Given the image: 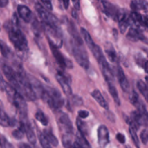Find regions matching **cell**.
I'll use <instances>...</instances> for the list:
<instances>
[{
    "mask_svg": "<svg viewBox=\"0 0 148 148\" xmlns=\"http://www.w3.org/2000/svg\"><path fill=\"white\" fill-rule=\"evenodd\" d=\"M58 1H59V2H60V3H62V0H58Z\"/></svg>",
    "mask_w": 148,
    "mask_h": 148,
    "instance_id": "53",
    "label": "cell"
},
{
    "mask_svg": "<svg viewBox=\"0 0 148 148\" xmlns=\"http://www.w3.org/2000/svg\"><path fill=\"white\" fill-rule=\"evenodd\" d=\"M44 135L45 136V137L46 138V140H48L49 143H50L52 145L55 146V147H57L58 145V140L57 139V137L52 134V132L49 130H44Z\"/></svg>",
    "mask_w": 148,
    "mask_h": 148,
    "instance_id": "27",
    "label": "cell"
},
{
    "mask_svg": "<svg viewBox=\"0 0 148 148\" xmlns=\"http://www.w3.org/2000/svg\"><path fill=\"white\" fill-rule=\"evenodd\" d=\"M81 36H82L84 40H85L87 46L89 48L90 50H91V49H93V47L95 46V43H94V40H93L91 36H90L89 33V32L87 31L85 28L82 27V28H81Z\"/></svg>",
    "mask_w": 148,
    "mask_h": 148,
    "instance_id": "22",
    "label": "cell"
},
{
    "mask_svg": "<svg viewBox=\"0 0 148 148\" xmlns=\"http://www.w3.org/2000/svg\"><path fill=\"white\" fill-rule=\"evenodd\" d=\"M25 135V127L24 123L20 121V126L17 130H14L12 132V136L14 137L15 139L17 140H21Z\"/></svg>",
    "mask_w": 148,
    "mask_h": 148,
    "instance_id": "26",
    "label": "cell"
},
{
    "mask_svg": "<svg viewBox=\"0 0 148 148\" xmlns=\"http://www.w3.org/2000/svg\"><path fill=\"white\" fill-rule=\"evenodd\" d=\"M73 3L74 8L75 10H78L80 9V0H72Z\"/></svg>",
    "mask_w": 148,
    "mask_h": 148,
    "instance_id": "43",
    "label": "cell"
},
{
    "mask_svg": "<svg viewBox=\"0 0 148 148\" xmlns=\"http://www.w3.org/2000/svg\"><path fill=\"white\" fill-rule=\"evenodd\" d=\"M72 103L75 106H81L83 104V100L78 95H74L72 98Z\"/></svg>",
    "mask_w": 148,
    "mask_h": 148,
    "instance_id": "37",
    "label": "cell"
},
{
    "mask_svg": "<svg viewBox=\"0 0 148 148\" xmlns=\"http://www.w3.org/2000/svg\"><path fill=\"white\" fill-rule=\"evenodd\" d=\"M39 142L41 143V145L42 148H52L51 147V144L48 142V140H46V138L45 137V136L44 135L43 133L39 132Z\"/></svg>",
    "mask_w": 148,
    "mask_h": 148,
    "instance_id": "33",
    "label": "cell"
},
{
    "mask_svg": "<svg viewBox=\"0 0 148 148\" xmlns=\"http://www.w3.org/2000/svg\"><path fill=\"white\" fill-rule=\"evenodd\" d=\"M4 91L6 92L9 101L17 109L20 119V121H27L28 107L25 98L12 85L6 82L5 85H4Z\"/></svg>",
    "mask_w": 148,
    "mask_h": 148,
    "instance_id": "2",
    "label": "cell"
},
{
    "mask_svg": "<svg viewBox=\"0 0 148 148\" xmlns=\"http://www.w3.org/2000/svg\"><path fill=\"white\" fill-rule=\"evenodd\" d=\"M41 26L49 40V45L59 49L62 45V32L59 27L44 22L41 23Z\"/></svg>",
    "mask_w": 148,
    "mask_h": 148,
    "instance_id": "4",
    "label": "cell"
},
{
    "mask_svg": "<svg viewBox=\"0 0 148 148\" xmlns=\"http://www.w3.org/2000/svg\"><path fill=\"white\" fill-rule=\"evenodd\" d=\"M78 117H79L80 119H82L87 118V117L89 116V114L88 111H84V110L78 111Z\"/></svg>",
    "mask_w": 148,
    "mask_h": 148,
    "instance_id": "40",
    "label": "cell"
},
{
    "mask_svg": "<svg viewBox=\"0 0 148 148\" xmlns=\"http://www.w3.org/2000/svg\"><path fill=\"white\" fill-rule=\"evenodd\" d=\"M76 126L77 128H78V132L81 133V134H83L84 136H85V134H87V127L86 123L83 121L81 119H80L79 117L76 119Z\"/></svg>",
    "mask_w": 148,
    "mask_h": 148,
    "instance_id": "29",
    "label": "cell"
},
{
    "mask_svg": "<svg viewBox=\"0 0 148 148\" xmlns=\"http://www.w3.org/2000/svg\"><path fill=\"white\" fill-rule=\"evenodd\" d=\"M146 22H147V27H148V17L146 18Z\"/></svg>",
    "mask_w": 148,
    "mask_h": 148,
    "instance_id": "52",
    "label": "cell"
},
{
    "mask_svg": "<svg viewBox=\"0 0 148 148\" xmlns=\"http://www.w3.org/2000/svg\"><path fill=\"white\" fill-rule=\"evenodd\" d=\"M91 96H92L93 98L98 103L99 105H100V106L102 107V108H104V109L106 110L108 109V104H107V101H105L104 97L102 96L101 92H100V90H94L91 92Z\"/></svg>",
    "mask_w": 148,
    "mask_h": 148,
    "instance_id": "20",
    "label": "cell"
},
{
    "mask_svg": "<svg viewBox=\"0 0 148 148\" xmlns=\"http://www.w3.org/2000/svg\"><path fill=\"white\" fill-rule=\"evenodd\" d=\"M8 3L9 0H0V7L3 8V7H7Z\"/></svg>",
    "mask_w": 148,
    "mask_h": 148,
    "instance_id": "44",
    "label": "cell"
},
{
    "mask_svg": "<svg viewBox=\"0 0 148 148\" xmlns=\"http://www.w3.org/2000/svg\"><path fill=\"white\" fill-rule=\"evenodd\" d=\"M129 101H130L132 105L134 106L136 108L142 102V101L139 99V95H138V94L136 93L135 91H132V92H131L130 95H129Z\"/></svg>",
    "mask_w": 148,
    "mask_h": 148,
    "instance_id": "31",
    "label": "cell"
},
{
    "mask_svg": "<svg viewBox=\"0 0 148 148\" xmlns=\"http://www.w3.org/2000/svg\"><path fill=\"white\" fill-rule=\"evenodd\" d=\"M8 143V141L6 140L5 137H4L2 134H0V147L1 148H5Z\"/></svg>",
    "mask_w": 148,
    "mask_h": 148,
    "instance_id": "39",
    "label": "cell"
},
{
    "mask_svg": "<svg viewBox=\"0 0 148 148\" xmlns=\"http://www.w3.org/2000/svg\"><path fill=\"white\" fill-rule=\"evenodd\" d=\"M145 80H146V82H145V84H146V85L147 86V88H148V76L145 77Z\"/></svg>",
    "mask_w": 148,
    "mask_h": 148,
    "instance_id": "49",
    "label": "cell"
},
{
    "mask_svg": "<svg viewBox=\"0 0 148 148\" xmlns=\"http://www.w3.org/2000/svg\"><path fill=\"white\" fill-rule=\"evenodd\" d=\"M5 148H13V147H12V145L10 144V143H8V144H7V145L6 146Z\"/></svg>",
    "mask_w": 148,
    "mask_h": 148,
    "instance_id": "50",
    "label": "cell"
},
{
    "mask_svg": "<svg viewBox=\"0 0 148 148\" xmlns=\"http://www.w3.org/2000/svg\"><path fill=\"white\" fill-rule=\"evenodd\" d=\"M41 1L43 4V6L48 10L49 11L52 10V0H41Z\"/></svg>",
    "mask_w": 148,
    "mask_h": 148,
    "instance_id": "38",
    "label": "cell"
},
{
    "mask_svg": "<svg viewBox=\"0 0 148 148\" xmlns=\"http://www.w3.org/2000/svg\"><path fill=\"white\" fill-rule=\"evenodd\" d=\"M41 99L43 100L54 111L60 109L64 105V100L57 90L50 87H44V92Z\"/></svg>",
    "mask_w": 148,
    "mask_h": 148,
    "instance_id": "3",
    "label": "cell"
},
{
    "mask_svg": "<svg viewBox=\"0 0 148 148\" xmlns=\"http://www.w3.org/2000/svg\"><path fill=\"white\" fill-rule=\"evenodd\" d=\"M116 139L118 140V141L121 144H124L125 142H126V138H125V136L123 135V134H120V133H118L116 135Z\"/></svg>",
    "mask_w": 148,
    "mask_h": 148,
    "instance_id": "41",
    "label": "cell"
},
{
    "mask_svg": "<svg viewBox=\"0 0 148 148\" xmlns=\"http://www.w3.org/2000/svg\"><path fill=\"white\" fill-rule=\"evenodd\" d=\"M131 8L133 12H136L139 10L148 12V2L146 0H132L131 2Z\"/></svg>",
    "mask_w": 148,
    "mask_h": 148,
    "instance_id": "18",
    "label": "cell"
},
{
    "mask_svg": "<svg viewBox=\"0 0 148 148\" xmlns=\"http://www.w3.org/2000/svg\"><path fill=\"white\" fill-rule=\"evenodd\" d=\"M104 51H105L106 54H107V57H108L109 60L111 62H115L117 60V55H116L115 51L113 48V45L110 43L107 42L104 45Z\"/></svg>",
    "mask_w": 148,
    "mask_h": 148,
    "instance_id": "21",
    "label": "cell"
},
{
    "mask_svg": "<svg viewBox=\"0 0 148 148\" xmlns=\"http://www.w3.org/2000/svg\"><path fill=\"white\" fill-rule=\"evenodd\" d=\"M69 2L70 0H62V4H63L64 8L66 9V10L68 8V7H69Z\"/></svg>",
    "mask_w": 148,
    "mask_h": 148,
    "instance_id": "45",
    "label": "cell"
},
{
    "mask_svg": "<svg viewBox=\"0 0 148 148\" xmlns=\"http://www.w3.org/2000/svg\"><path fill=\"white\" fill-rule=\"evenodd\" d=\"M100 3H101V7L103 12L113 20H118V17L120 14V10L114 4H111L105 0H101Z\"/></svg>",
    "mask_w": 148,
    "mask_h": 148,
    "instance_id": "9",
    "label": "cell"
},
{
    "mask_svg": "<svg viewBox=\"0 0 148 148\" xmlns=\"http://www.w3.org/2000/svg\"><path fill=\"white\" fill-rule=\"evenodd\" d=\"M127 38L132 41H137V40H144L145 39V36L142 34L141 30L136 27H131L129 29L127 34Z\"/></svg>",
    "mask_w": 148,
    "mask_h": 148,
    "instance_id": "19",
    "label": "cell"
},
{
    "mask_svg": "<svg viewBox=\"0 0 148 148\" xmlns=\"http://www.w3.org/2000/svg\"><path fill=\"white\" fill-rule=\"evenodd\" d=\"M137 88L138 90H139V92L142 94L144 97L145 98H147V94H148V88L147 86L146 85L145 82H144L142 80H139L137 82Z\"/></svg>",
    "mask_w": 148,
    "mask_h": 148,
    "instance_id": "32",
    "label": "cell"
},
{
    "mask_svg": "<svg viewBox=\"0 0 148 148\" xmlns=\"http://www.w3.org/2000/svg\"><path fill=\"white\" fill-rule=\"evenodd\" d=\"M55 77H56L58 83L60 85L64 93L66 95H71L72 94V89H71V87L70 85L68 77L63 73L59 72L56 74Z\"/></svg>",
    "mask_w": 148,
    "mask_h": 148,
    "instance_id": "12",
    "label": "cell"
},
{
    "mask_svg": "<svg viewBox=\"0 0 148 148\" xmlns=\"http://www.w3.org/2000/svg\"><path fill=\"white\" fill-rule=\"evenodd\" d=\"M107 86H108L109 92H110L111 96L113 97V100H114V101H115V103H116V105L120 106V98H119L117 89H116L115 87L114 86V84L107 83Z\"/></svg>",
    "mask_w": 148,
    "mask_h": 148,
    "instance_id": "25",
    "label": "cell"
},
{
    "mask_svg": "<svg viewBox=\"0 0 148 148\" xmlns=\"http://www.w3.org/2000/svg\"><path fill=\"white\" fill-rule=\"evenodd\" d=\"M15 124V120L12 119L8 116L4 110L2 103L0 101V125L4 127H8L14 126Z\"/></svg>",
    "mask_w": 148,
    "mask_h": 148,
    "instance_id": "15",
    "label": "cell"
},
{
    "mask_svg": "<svg viewBox=\"0 0 148 148\" xmlns=\"http://www.w3.org/2000/svg\"><path fill=\"white\" fill-rule=\"evenodd\" d=\"M71 148H81V147H80V146L78 145V143H77L76 142H75V143L73 144V146H72V147H71Z\"/></svg>",
    "mask_w": 148,
    "mask_h": 148,
    "instance_id": "48",
    "label": "cell"
},
{
    "mask_svg": "<svg viewBox=\"0 0 148 148\" xmlns=\"http://www.w3.org/2000/svg\"><path fill=\"white\" fill-rule=\"evenodd\" d=\"M4 85H5V82L3 79L2 77L0 75V90L4 91Z\"/></svg>",
    "mask_w": 148,
    "mask_h": 148,
    "instance_id": "42",
    "label": "cell"
},
{
    "mask_svg": "<svg viewBox=\"0 0 148 148\" xmlns=\"http://www.w3.org/2000/svg\"><path fill=\"white\" fill-rule=\"evenodd\" d=\"M144 50L145 51V52H146V53H147V56H148V49H144Z\"/></svg>",
    "mask_w": 148,
    "mask_h": 148,
    "instance_id": "51",
    "label": "cell"
},
{
    "mask_svg": "<svg viewBox=\"0 0 148 148\" xmlns=\"http://www.w3.org/2000/svg\"><path fill=\"white\" fill-rule=\"evenodd\" d=\"M4 27L8 33L10 40L17 51L22 56H26L28 52V43L26 36L19 28L16 14H14L12 20H8L4 23Z\"/></svg>",
    "mask_w": 148,
    "mask_h": 148,
    "instance_id": "1",
    "label": "cell"
},
{
    "mask_svg": "<svg viewBox=\"0 0 148 148\" xmlns=\"http://www.w3.org/2000/svg\"><path fill=\"white\" fill-rule=\"evenodd\" d=\"M19 148H31L30 145H28L26 143H20L18 145Z\"/></svg>",
    "mask_w": 148,
    "mask_h": 148,
    "instance_id": "46",
    "label": "cell"
},
{
    "mask_svg": "<svg viewBox=\"0 0 148 148\" xmlns=\"http://www.w3.org/2000/svg\"><path fill=\"white\" fill-rule=\"evenodd\" d=\"M50 46V49L52 51V53L53 54L54 57H55V60H56L57 63L58 64L60 67L62 68H72L73 67V64L71 60L69 59H65V56H63L62 53L59 51V49L57 47L49 45Z\"/></svg>",
    "mask_w": 148,
    "mask_h": 148,
    "instance_id": "8",
    "label": "cell"
},
{
    "mask_svg": "<svg viewBox=\"0 0 148 148\" xmlns=\"http://www.w3.org/2000/svg\"><path fill=\"white\" fill-rule=\"evenodd\" d=\"M69 32L71 33V36H72L73 40L74 42L78 43V44H83L82 38L80 36L78 32L77 31L75 25H73V24H71V25L69 26Z\"/></svg>",
    "mask_w": 148,
    "mask_h": 148,
    "instance_id": "24",
    "label": "cell"
},
{
    "mask_svg": "<svg viewBox=\"0 0 148 148\" xmlns=\"http://www.w3.org/2000/svg\"><path fill=\"white\" fill-rule=\"evenodd\" d=\"M98 144L101 147H104L110 142L109 131L104 125H100L97 130Z\"/></svg>",
    "mask_w": 148,
    "mask_h": 148,
    "instance_id": "11",
    "label": "cell"
},
{
    "mask_svg": "<svg viewBox=\"0 0 148 148\" xmlns=\"http://www.w3.org/2000/svg\"><path fill=\"white\" fill-rule=\"evenodd\" d=\"M17 13L20 18L24 20L26 23H30L33 21V13L27 6L22 5V4L17 6Z\"/></svg>",
    "mask_w": 148,
    "mask_h": 148,
    "instance_id": "14",
    "label": "cell"
},
{
    "mask_svg": "<svg viewBox=\"0 0 148 148\" xmlns=\"http://www.w3.org/2000/svg\"><path fill=\"white\" fill-rule=\"evenodd\" d=\"M58 124L61 130L65 132L64 134H68L72 135L73 134V124L70 119L69 116L65 113H62L59 117L58 119Z\"/></svg>",
    "mask_w": 148,
    "mask_h": 148,
    "instance_id": "10",
    "label": "cell"
},
{
    "mask_svg": "<svg viewBox=\"0 0 148 148\" xmlns=\"http://www.w3.org/2000/svg\"><path fill=\"white\" fill-rule=\"evenodd\" d=\"M75 142L78 143V145L81 148H91L89 142L85 138V136L81 134V133H76V134H75Z\"/></svg>",
    "mask_w": 148,
    "mask_h": 148,
    "instance_id": "23",
    "label": "cell"
},
{
    "mask_svg": "<svg viewBox=\"0 0 148 148\" xmlns=\"http://www.w3.org/2000/svg\"><path fill=\"white\" fill-rule=\"evenodd\" d=\"M71 48H72L73 55L77 63L84 69H88L89 67V60L88 54L83 44H78L73 41Z\"/></svg>",
    "mask_w": 148,
    "mask_h": 148,
    "instance_id": "5",
    "label": "cell"
},
{
    "mask_svg": "<svg viewBox=\"0 0 148 148\" xmlns=\"http://www.w3.org/2000/svg\"><path fill=\"white\" fill-rule=\"evenodd\" d=\"M143 66H144V69H145V72H146L147 74H148V61L145 62V64H144Z\"/></svg>",
    "mask_w": 148,
    "mask_h": 148,
    "instance_id": "47",
    "label": "cell"
},
{
    "mask_svg": "<svg viewBox=\"0 0 148 148\" xmlns=\"http://www.w3.org/2000/svg\"><path fill=\"white\" fill-rule=\"evenodd\" d=\"M0 52H1V55L7 59H8L12 56V51L10 49L1 39H0Z\"/></svg>",
    "mask_w": 148,
    "mask_h": 148,
    "instance_id": "28",
    "label": "cell"
},
{
    "mask_svg": "<svg viewBox=\"0 0 148 148\" xmlns=\"http://www.w3.org/2000/svg\"><path fill=\"white\" fill-rule=\"evenodd\" d=\"M141 141L143 144L147 145L148 143V129H145L142 130L140 134Z\"/></svg>",
    "mask_w": 148,
    "mask_h": 148,
    "instance_id": "36",
    "label": "cell"
},
{
    "mask_svg": "<svg viewBox=\"0 0 148 148\" xmlns=\"http://www.w3.org/2000/svg\"><path fill=\"white\" fill-rule=\"evenodd\" d=\"M129 133H130V135L131 137L132 140L133 141L134 144L136 145V146L138 148H139V139H138L137 134H136V131H135L134 130H133L132 128L129 127Z\"/></svg>",
    "mask_w": 148,
    "mask_h": 148,
    "instance_id": "34",
    "label": "cell"
},
{
    "mask_svg": "<svg viewBox=\"0 0 148 148\" xmlns=\"http://www.w3.org/2000/svg\"><path fill=\"white\" fill-rule=\"evenodd\" d=\"M117 77L122 90L126 92H129V90H130V84H129L127 78L126 77L124 72H123V70L122 69V68L120 66L118 67Z\"/></svg>",
    "mask_w": 148,
    "mask_h": 148,
    "instance_id": "16",
    "label": "cell"
},
{
    "mask_svg": "<svg viewBox=\"0 0 148 148\" xmlns=\"http://www.w3.org/2000/svg\"><path fill=\"white\" fill-rule=\"evenodd\" d=\"M32 27H33V31L34 32L35 35L38 36H40V32H41V30L42 29V27L41 28H40V25H39V23L36 20V19H34V22H33Z\"/></svg>",
    "mask_w": 148,
    "mask_h": 148,
    "instance_id": "35",
    "label": "cell"
},
{
    "mask_svg": "<svg viewBox=\"0 0 148 148\" xmlns=\"http://www.w3.org/2000/svg\"><path fill=\"white\" fill-rule=\"evenodd\" d=\"M118 26L120 33L123 34L126 33L128 27L131 25L130 15H128L126 12L120 11L118 17Z\"/></svg>",
    "mask_w": 148,
    "mask_h": 148,
    "instance_id": "13",
    "label": "cell"
},
{
    "mask_svg": "<svg viewBox=\"0 0 148 148\" xmlns=\"http://www.w3.org/2000/svg\"><path fill=\"white\" fill-rule=\"evenodd\" d=\"M35 118H36V119L38 121H39L42 125L46 126L48 124L47 118H46L45 114L43 113V111H41V110H38L37 112L35 114Z\"/></svg>",
    "mask_w": 148,
    "mask_h": 148,
    "instance_id": "30",
    "label": "cell"
},
{
    "mask_svg": "<svg viewBox=\"0 0 148 148\" xmlns=\"http://www.w3.org/2000/svg\"><path fill=\"white\" fill-rule=\"evenodd\" d=\"M97 60L98 62L100 69H101V72L102 73L107 83H113V81H114V75H113V71L110 69V66H109V64L107 63L104 55L102 56L101 57L99 58L98 59H97Z\"/></svg>",
    "mask_w": 148,
    "mask_h": 148,
    "instance_id": "7",
    "label": "cell"
},
{
    "mask_svg": "<svg viewBox=\"0 0 148 148\" xmlns=\"http://www.w3.org/2000/svg\"><path fill=\"white\" fill-rule=\"evenodd\" d=\"M24 123V127H25V134L26 135L28 140L29 143L32 145H35L36 143V137L34 134L33 128H32L31 125L29 123L28 120L25 121H22Z\"/></svg>",
    "mask_w": 148,
    "mask_h": 148,
    "instance_id": "17",
    "label": "cell"
},
{
    "mask_svg": "<svg viewBox=\"0 0 148 148\" xmlns=\"http://www.w3.org/2000/svg\"><path fill=\"white\" fill-rule=\"evenodd\" d=\"M35 10L39 14V17L41 19L42 22L59 27V23H58L57 19L53 14H51L50 12L46 10L42 4H41L39 2L36 3L35 4Z\"/></svg>",
    "mask_w": 148,
    "mask_h": 148,
    "instance_id": "6",
    "label": "cell"
}]
</instances>
